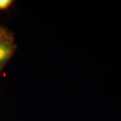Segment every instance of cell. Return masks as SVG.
I'll return each instance as SVG.
<instances>
[{"label":"cell","instance_id":"3","mask_svg":"<svg viewBox=\"0 0 121 121\" xmlns=\"http://www.w3.org/2000/svg\"><path fill=\"white\" fill-rule=\"evenodd\" d=\"M13 35L7 29L0 26V38H11Z\"/></svg>","mask_w":121,"mask_h":121},{"label":"cell","instance_id":"1","mask_svg":"<svg viewBox=\"0 0 121 121\" xmlns=\"http://www.w3.org/2000/svg\"><path fill=\"white\" fill-rule=\"evenodd\" d=\"M16 49L17 45L15 43L14 37L0 38V75L13 57Z\"/></svg>","mask_w":121,"mask_h":121},{"label":"cell","instance_id":"2","mask_svg":"<svg viewBox=\"0 0 121 121\" xmlns=\"http://www.w3.org/2000/svg\"><path fill=\"white\" fill-rule=\"evenodd\" d=\"M14 1L13 0H0V10L8 9Z\"/></svg>","mask_w":121,"mask_h":121}]
</instances>
